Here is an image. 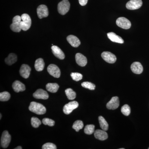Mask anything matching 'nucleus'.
<instances>
[{"label": "nucleus", "mask_w": 149, "mask_h": 149, "mask_svg": "<svg viewBox=\"0 0 149 149\" xmlns=\"http://www.w3.org/2000/svg\"><path fill=\"white\" fill-rule=\"evenodd\" d=\"M15 149H22V148L21 146H18L15 148Z\"/></svg>", "instance_id": "e433bc0d"}, {"label": "nucleus", "mask_w": 149, "mask_h": 149, "mask_svg": "<svg viewBox=\"0 0 149 149\" xmlns=\"http://www.w3.org/2000/svg\"><path fill=\"white\" fill-rule=\"evenodd\" d=\"M148 149H149V148H148Z\"/></svg>", "instance_id": "ea45409f"}, {"label": "nucleus", "mask_w": 149, "mask_h": 149, "mask_svg": "<svg viewBox=\"0 0 149 149\" xmlns=\"http://www.w3.org/2000/svg\"><path fill=\"white\" fill-rule=\"evenodd\" d=\"M1 115V117H0V119H1V115Z\"/></svg>", "instance_id": "4c0bfd02"}, {"label": "nucleus", "mask_w": 149, "mask_h": 149, "mask_svg": "<svg viewBox=\"0 0 149 149\" xmlns=\"http://www.w3.org/2000/svg\"><path fill=\"white\" fill-rule=\"evenodd\" d=\"M51 48H52L53 53L56 57L60 59H64L65 57V56L64 53L61 49L60 48H59L57 46L54 45L52 46Z\"/></svg>", "instance_id": "dca6fc26"}, {"label": "nucleus", "mask_w": 149, "mask_h": 149, "mask_svg": "<svg viewBox=\"0 0 149 149\" xmlns=\"http://www.w3.org/2000/svg\"><path fill=\"white\" fill-rule=\"evenodd\" d=\"M42 123L44 125L49 126H53L55 125V121L49 118H45L42 120Z\"/></svg>", "instance_id": "72a5a7b5"}, {"label": "nucleus", "mask_w": 149, "mask_h": 149, "mask_svg": "<svg viewBox=\"0 0 149 149\" xmlns=\"http://www.w3.org/2000/svg\"><path fill=\"white\" fill-rule=\"evenodd\" d=\"M119 106V98L118 97H113L107 104L108 109L114 110L116 109Z\"/></svg>", "instance_id": "f8f14e48"}, {"label": "nucleus", "mask_w": 149, "mask_h": 149, "mask_svg": "<svg viewBox=\"0 0 149 149\" xmlns=\"http://www.w3.org/2000/svg\"><path fill=\"white\" fill-rule=\"evenodd\" d=\"M94 136L96 139L100 141H103L108 139V136L105 130H97L94 132Z\"/></svg>", "instance_id": "f3484780"}, {"label": "nucleus", "mask_w": 149, "mask_h": 149, "mask_svg": "<svg viewBox=\"0 0 149 149\" xmlns=\"http://www.w3.org/2000/svg\"><path fill=\"white\" fill-rule=\"evenodd\" d=\"M81 85L83 88H87V89H89L91 91L95 90V85L91 82H83L81 84Z\"/></svg>", "instance_id": "2f4dec72"}, {"label": "nucleus", "mask_w": 149, "mask_h": 149, "mask_svg": "<svg viewBox=\"0 0 149 149\" xmlns=\"http://www.w3.org/2000/svg\"><path fill=\"white\" fill-rule=\"evenodd\" d=\"M45 62L42 58H40L36 60L35 62V67L37 71H42L45 68Z\"/></svg>", "instance_id": "4be33fe9"}, {"label": "nucleus", "mask_w": 149, "mask_h": 149, "mask_svg": "<svg viewBox=\"0 0 149 149\" xmlns=\"http://www.w3.org/2000/svg\"><path fill=\"white\" fill-rule=\"evenodd\" d=\"M65 93L68 100H72L76 97V93L71 88H68L65 90Z\"/></svg>", "instance_id": "a878e982"}, {"label": "nucleus", "mask_w": 149, "mask_h": 149, "mask_svg": "<svg viewBox=\"0 0 149 149\" xmlns=\"http://www.w3.org/2000/svg\"><path fill=\"white\" fill-rule=\"evenodd\" d=\"M17 61V56L16 55L13 53H11L9 55L8 57L5 59V62L8 65H12L15 63Z\"/></svg>", "instance_id": "5701e85b"}, {"label": "nucleus", "mask_w": 149, "mask_h": 149, "mask_svg": "<svg viewBox=\"0 0 149 149\" xmlns=\"http://www.w3.org/2000/svg\"><path fill=\"white\" fill-rule=\"evenodd\" d=\"M120 149H124V148H120Z\"/></svg>", "instance_id": "58836bf2"}, {"label": "nucleus", "mask_w": 149, "mask_h": 149, "mask_svg": "<svg viewBox=\"0 0 149 149\" xmlns=\"http://www.w3.org/2000/svg\"><path fill=\"white\" fill-rule=\"evenodd\" d=\"M98 119L101 128L105 131H107L108 130V123H107L104 118L102 116H100L99 117Z\"/></svg>", "instance_id": "393cba45"}, {"label": "nucleus", "mask_w": 149, "mask_h": 149, "mask_svg": "<svg viewBox=\"0 0 149 149\" xmlns=\"http://www.w3.org/2000/svg\"><path fill=\"white\" fill-rule=\"evenodd\" d=\"M21 17L16 15L13 19L12 24L10 25V29L14 32H19L22 30L21 27Z\"/></svg>", "instance_id": "20e7f679"}, {"label": "nucleus", "mask_w": 149, "mask_h": 149, "mask_svg": "<svg viewBox=\"0 0 149 149\" xmlns=\"http://www.w3.org/2000/svg\"><path fill=\"white\" fill-rule=\"evenodd\" d=\"M31 69L29 65L26 64H22L19 70V73L22 77L27 79L30 75Z\"/></svg>", "instance_id": "ddd939ff"}, {"label": "nucleus", "mask_w": 149, "mask_h": 149, "mask_svg": "<svg viewBox=\"0 0 149 149\" xmlns=\"http://www.w3.org/2000/svg\"><path fill=\"white\" fill-rule=\"evenodd\" d=\"M88 2V0H79V3H80V5L82 6L86 5Z\"/></svg>", "instance_id": "c9c22d12"}, {"label": "nucleus", "mask_w": 149, "mask_h": 149, "mask_svg": "<svg viewBox=\"0 0 149 149\" xmlns=\"http://www.w3.org/2000/svg\"><path fill=\"white\" fill-rule=\"evenodd\" d=\"M84 124L82 120H77L75 121L72 125V128L74 129L76 132H78L80 130L83 128Z\"/></svg>", "instance_id": "bb28decb"}, {"label": "nucleus", "mask_w": 149, "mask_h": 149, "mask_svg": "<svg viewBox=\"0 0 149 149\" xmlns=\"http://www.w3.org/2000/svg\"><path fill=\"white\" fill-rule=\"evenodd\" d=\"M70 8V3L68 0H63L58 4V10L62 15H64L68 12Z\"/></svg>", "instance_id": "7ed1b4c3"}, {"label": "nucleus", "mask_w": 149, "mask_h": 149, "mask_svg": "<svg viewBox=\"0 0 149 149\" xmlns=\"http://www.w3.org/2000/svg\"><path fill=\"white\" fill-rule=\"evenodd\" d=\"M37 13L38 17L40 19L46 17L49 15V10L47 6L41 5L37 8Z\"/></svg>", "instance_id": "9b49d317"}, {"label": "nucleus", "mask_w": 149, "mask_h": 149, "mask_svg": "<svg viewBox=\"0 0 149 149\" xmlns=\"http://www.w3.org/2000/svg\"><path fill=\"white\" fill-rule=\"evenodd\" d=\"M143 2L142 0H130L126 3V8L130 10L138 9L142 6Z\"/></svg>", "instance_id": "6e6552de"}, {"label": "nucleus", "mask_w": 149, "mask_h": 149, "mask_svg": "<svg viewBox=\"0 0 149 149\" xmlns=\"http://www.w3.org/2000/svg\"><path fill=\"white\" fill-rule=\"evenodd\" d=\"M75 60L77 64L80 66H85L88 62L86 57L80 53L76 54L75 55Z\"/></svg>", "instance_id": "6ab92c4d"}, {"label": "nucleus", "mask_w": 149, "mask_h": 149, "mask_svg": "<svg viewBox=\"0 0 149 149\" xmlns=\"http://www.w3.org/2000/svg\"><path fill=\"white\" fill-rule=\"evenodd\" d=\"M95 126L94 125H86L84 129V132L87 135H91L95 132Z\"/></svg>", "instance_id": "cd10ccee"}, {"label": "nucleus", "mask_w": 149, "mask_h": 149, "mask_svg": "<svg viewBox=\"0 0 149 149\" xmlns=\"http://www.w3.org/2000/svg\"><path fill=\"white\" fill-rule=\"evenodd\" d=\"M14 91L16 93L23 92L25 90V86L24 84L18 80H16L13 83L12 85Z\"/></svg>", "instance_id": "412c9836"}, {"label": "nucleus", "mask_w": 149, "mask_h": 149, "mask_svg": "<svg viewBox=\"0 0 149 149\" xmlns=\"http://www.w3.org/2000/svg\"><path fill=\"white\" fill-rule=\"evenodd\" d=\"M11 137L8 131L5 130L3 132L1 140V146L3 148H6L10 143Z\"/></svg>", "instance_id": "39448f33"}, {"label": "nucleus", "mask_w": 149, "mask_h": 149, "mask_svg": "<svg viewBox=\"0 0 149 149\" xmlns=\"http://www.w3.org/2000/svg\"><path fill=\"white\" fill-rule=\"evenodd\" d=\"M33 97L37 99L47 100L49 98V95L46 91L42 89H38L33 94Z\"/></svg>", "instance_id": "4468645a"}, {"label": "nucleus", "mask_w": 149, "mask_h": 149, "mask_svg": "<svg viewBox=\"0 0 149 149\" xmlns=\"http://www.w3.org/2000/svg\"><path fill=\"white\" fill-rule=\"evenodd\" d=\"M79 106V104L77 101L70 102L66 104L63 107V111L65 114H69L74 109H76Z\"/></svg>", "instance_id": "0eeeda50"}, {"label": "nucleus", "mask_w": 149, "mask_h": 149, "mask_svg": "<svg viewBox=\"0 0 149 149\" xmlns=\"http://www.w3.org/2000/svg\"><path fill=\"white\" fill-rule=\"evenodd\" d=\"M101 56L105 61L109 63H113L116 61V57L115 55L109 52H104Z\"/></svg>", "instance_id": "9d476101"}, {"label": "nucleus", "mask_w": 149, "mask_h": 149, "mask_svg": "<svg viewBox=\"0 0 149 149\" xmlns=\"http://www.w3.org/2000/svg\"><path fill=\"white\" fill-rule=\"evenodd\" d=\"M72 79L75 81H79L82 80L83 75L78 72H72L70 74Z\"/></svg>", "instance_id": "473e14b6"}, {"label": "nucleus", "mask_w": 149, "mask_h": 149, "mask_svg": "<svg viewBox=\"0 0 149 149\" xmlns=\"http://www.w3.org/2000/svg\"><path fill=\"white\" fill-rule=\"evenodd\" d=\"M130 107L128 104H125L121 107V111L123 114L125 116H128L130 113Z\"/></svg>", "instance_id": "c756f323"}, {"label": "nucleus", "mask_w": 149, "mask_h": 149, "mask_svg": "<svg viewBox=\"0 0 149 149\" xmlns=\"http://www.w3.org/2000/svg\"><path fill=\"white\" fill-rule=\"evenodd\" d=\"M29 109L32 112L38 115L44 114L47 111L46 108L42 104L35 102L30 103Z\"/></svg>", "instance_id": "f257e3e1"}, {"label": "nucleus", "mask_w": 149, "mask_h": 149, "mask_svg": "<svg viewBox=\"0 0 149 149\" xmlns=\"http://www.w3.org/2000/svg\"><path fill=\"white\" fill-rule=\"evenodd\" d=\"M130 68L132 72L136 74H141L143 70L142 64L139 62H135L132 63Z\"/></svg>", "instance_id": "2eb2a0df"}, {"label": "nucleus", "mask_w": 149, "mask_h": 149, "mask_svg": "<svg viewBox=\"0 0 149 149\" xmlns=\"http://www.w3.org/2000/svg\"><path fill=\"white\" fill-rule=\"evenodd\" d=\"M47 71L52 76L56 78L60 77L61 71L58 67L54 64H50L48 66Z\"/></svg>", "instance_id": "1a4fd4ad"}, {"label": "nucleus", "mask_w": 149, "mask_h": 149, "mask_svg": "<svg viewBox=\"0 0 149 149\" xmlns=\"http://www.w3.org/2000/svg\"><path fill=\"white\" fill-rule=\"evenodd\" d=\"M10 98V95L8 92H2L0 93V101L2 102L7 101Z\"/></svg>", "instance_id": "c85d7f7f"}, {"label": "nucleus", "mask_w": 149, "mask_h": 149, "mask_svg": "<svg viewBox=\"0 0 149 149\" xmlns=\"http://www.w3.org/2000/svg\"><path fill=\"white\" fill-rule=\"evenodd\" d=\"M43 149H56V146L55 144L52 143H48L44 144L42 147Z\"/></svg>", "instance_id": "f704fd0d"}, {"label": "nucleus", "mask_w": 149, "mask_h": 149, "mask_svg": "<svg viewBox=\"0 0 149 149\" xmlns=\"http://www.w3.org/2000/svg\"><path fill=\"white\" fill-rule=\"evenodd\" d=\"M109 39L112 42H114L123 44L124 43V40L120 36L116 35L114 32H111L107 33Z\"/></svg>", "instance_id": "aec40b11"}, {"label": "nucleus", "mask_w": 149, "mask_h": 149, "mask_svg": "<svg viewBox=\"0 0 149 149\" xmlns=\"http://www.w3.org/2000/svg\"><path fill=\"white\" fill-rule=\"evenodd\" d=\"M116 24L118 27L125 29H130L131 26L130 22L124 17H120L118 18L116 21Z\"/></svg>", "instance_id": "423d86ee"}, {"label": "nucleus", "mask_w": 149, "mask_h": 149, "mask_svg": "<svg viewBox=\"0 0 149 149\" xmlns=\"http://www.w3.org/2000/svg\"><path fill=\"white\" fill-rule=\"evenodd\" d=\"M21 27L22 30L27 31L30 28L32 24L31 18L28 14H23L21 15Z\"/></svg>", "instance_id": "f03ea898"}, {"label": "nucleus", "mask_w": 149, "mask_h": 149, "mask_svg": "<svg viewBox=\"0 0 149 149\" xmlns=\"http://www.w3.org/2000/svg\"><path fill=\"white\" fill-rule=\"evenodd\" d=\"M59 86L57 83H48L46 85L47 91L52 93H56L58 91Z\"/></svg>", "instance_id": "b1692460"}, {"label": "nucleus", "mask_w": 149, "mask_h": 149, "mask_svg": "<svg viewBox=\"0 0 149 149\" xmlns=\"http://www.w3.org/2000/svg\"><path fill=\"white\" fill-rule=\"evenodd\" d=\"M31 124H32V127L35 128H38L42 123L41 120L39 118L36 117H32L31 118Z\"/></svg>", "instance_id": "7c9ffc66"}, {"label": "nucleus", "mask_w": 149, "mask_h": 149, "mask_svg": "<svg viewBox=\"0 0 149 149\" xmlns=\"http://www.w3.org/2000/svg\"><path fill=\"white\" fill-rule=\"evenodd\" d=\"M68 43L73 47H77L80 45V42L77 37L73 35H70L67 37Z\"/></svg>", "instance_id": "a211bd4d"}]
</instances>
